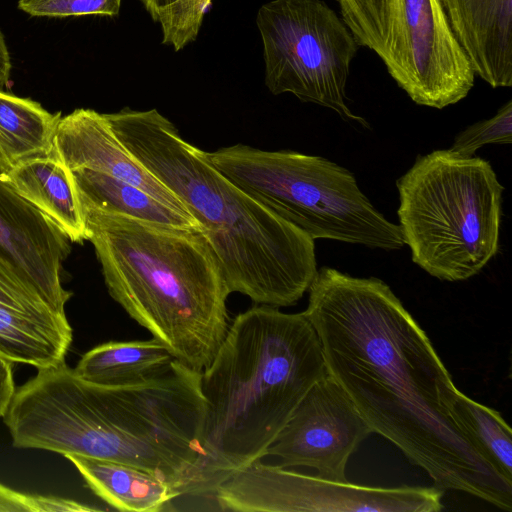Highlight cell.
<instances>
[{"mask_svg":"<svg viewBox=\"0 0 512 512\" xmlns=\"http://www.w3.org/2000/svg\"><path fill=\"white\" fill-rule=\"evenodd\" d=\"M304 311L328 374L373 432L395 444L441 490L512 511V481L455 412L458 388L426 332L382 280L322 267Z\"/></svg>","mask_w":512,"mask_h":512,"instance_id":"6da1fadb","label":"cell"},{"mask_svg":"<svg viewBox=\"0 0 512 512\" xmlns=\"http://www.w3.org/2000/svg\"><path fill=\"white\" fill-rule=\"evenodd\" d=\"M205 409L201 372L177 360L123 385L88 382L64 361L16 387L3 421L16 448L136 466L181 496L200 455Z\"/></svg>","mask_w":512,"mask_h":512,"instance_id":"7a4b0ae2","label":"cell"},{"mask_svg":"<svg viewBox=\"0 0 512 512\" xmlns=\"http://www.w3.org/2000/svg\"><path fill=\"white\" fill-rule=\"evenodd\" d=\"M124 147L199 222L230 293L255 304L295 305L318 268L315 240L253 199L156 109L105 114Z\"/></svg>","mask_w":512,"mask_h":512,"instance_id":"3957f363","label":"cell"},{"mask_svg":"<svg viewBox=\"0 0 512 512\" xmlns=\"http://www.w3.org/2000/svg\"><path fill=\"white\" fill-rule=\"evenodd\" d=\"M328 374L305 312L255 305L238 314L201 372L206 409L200 455L182 495L212 493L266 456L306 393Z\"/></svg>","mask_w":512,"mask_h":512,"instance_id":"277c9868","label":"cell"},{"mask_svg":"<svg viewBox=\"0 0 512 512\" xmlns=\"http://www.w3.org/2000/svg\"><path fill=\"white\" fill-rule=\"evenodd\" d=\"M82 211L110 296L177 361L202 372L227 333L231 294L203 232Z\"/></svg>","mask_w":512,"mask_h":512,"instance_id":"5b68a950","label":"cell"},{"mask_svg":"<svg viewBox=\"0 0 512 512\" xmlns=\"http://www.w3.org/2000/svg\"><path fill=\"white\" fill-rule=\"evenodd\" d=\"M396 187L404 244L429 275L467 280L499 252L505 188L489 161L435 150L419 155Z\"/></svg>","mask_w":512,"mask_h":512,"instance_id":"8992f818","label":"cell"},{"mask_svg":"<svg viewBox=\"0 0 512 512\" xmlns=\"http://www.w3.org/2000/svg\"><path fill=\"white\" fill-rule=\"evenodd\" d=\"M208 156L245 193L314 240L384 250L404 246L399 225L374 207L354 174L322 156L244 144Z\"/></svg>","mask_w":512,"mask_h":512,"instance_id":"52a82bcc","label":"cell"},{"mask_svg":"<svg viewBox=\"0 0 512 512\" xmlns=\"http://www.w3.org/2000/svg\"><path fill=\"white\" fill-rule=\"evenodd\" d=\"M358 46L374 51L397 85L421 106L464 99L475 73L442 0H338Z\"/></svg>","mask_w":512,"mask_h":512,"instance_id":"ba28073f","label":"cell"},{"mask_svg":"<svg viewBox=\"0 0 512 512\" xmlns=\"http://www.w3.org/2000/svg\"><path fill=\"white\" fill-rule=\"evenodd\" d=\"M263 43L265 85L273 95L336 112L368 128L346 104V83L358 49L341 17L322 0H271L256 17Z\"/></svg>","mask_w":512,"mask_h":512,"instance_id":"9c48e42d","label":"cell"},{"mask_svg":"<svg viewBox=\"0 0 512 512\" xmlns=\"http://www.w3.org/2000/svg\"><path fill=\"white\" fill-rule=\"evenodd\" d=\"M443 490L368 487L326 480L255 461L212 492L223 511L238 512H437Z\"/></svg>","mask_w":512,"mask_h":512,"instance_id":"30bf717a","label":"cell"},{"mask_svg":"<svg viewBox=\"0 0 512 512\" xmlns=\"http://www.w3.org/2000/svg\"><path fill=\"white\" fill-rule=\"evenodd\" d=\"M373 433L345 390L327 374L306 393L266 456L280 466L313 468L326 480L346 482L349 457Z\"/></svg>","mask_w":512,"mask_h":512,"instance_id":"8fae6325","label":"cell"},{"mask_svg":"<svg viewBox=\"0 0 512 512\" xmlns=\"http://www.w3.org/2000/svg\"><path fill=\"white\" fill-rule=\"evenodd\" d=\"M66 233L25 200L0 174V271L65 313L72 293L61 283L63 261L71 251Z\"/></svg>","mask_w":512,"mask_h":512,"instance_id":"7c38bea8","label":"cell"},{"mask_svg":"<svg viewBox=\"0 0 512 512\" xmlns=\"http://www.w3.org/2000/svg\"><path fill=\"white\" fill-rule=\"evenodd\" d=\"M54 153L68 169L84 167L108 174L189 213L177 196L124 147L105 114L80 108L61 117Z\"/></svg>","mask_w":512,"mask_h":512,"instance_id":"4fadbf2b","label":"cell"},{"mask_svg":"<svg viewBox=\"0 0 512 512\" xmlns=\"http://www.w3.org/2000/svg\"><path fill=\"white\" fill-rule=\"evenodd\" d=\"M73 341L66 314L0 271V353L37 370L65 361Z\"/></svg>","mask_w":512,"mask_h":512,"instance_id":"5bb4252c","label":"cell"},{"mask_svg":"<svg viewBox=\"0 0 512 512\" xmlns=\"http://www.w3.org/2000/svg\"><path fill=\"white\" fill-rule=\"evenodd\" d=\"M475 75L492 88L512 86V0H442Z\"/></svg>","mask_w":512,"mask_h":512,"instance_id":"9a60e30c","label":"cell"},{"mask_svg":"<svg viewBox=\"0 0 512 512\" xmlns=\"http://www.w3.org/2000/svg\"><path fill=\"white\" fill-rule=\"evenodd\" d=\"M69 170L82 209L202 231L190 213L167 205L130 183L84 167Z\"/></svg>","mask_w":512,"mask_h":512,"instance_id":"2e32d148","label":"cell"},{"mask_svg":"<svg viewBox=\"0 0 512 512\" xmlns=\"http://www.w3.org/2000/svg\"><path fill=\"white\" fill-rule=\"evenodd\" d=\"M66 458L91 491L118 511H163L180 496L169 482L136 466L82 456Z\"/></svg>","mask_w":512,"mask_h":512,"instance_id":"e0dca14e","label":"cell"},{"mask_svg":"<svg viewBox=\"0 0 512 512\" xmlns=\"http://www.w3.org/2000/svg\"><path fill=\"white\" fill-rule=\"evenodd\" d=\"M4 177L25 200L53 220L71 242L87 240L70 170L56 156L23 164Z\"/></svg>","mask_w":512,"mask_h":512,"instance_id":"ac0fdd59","label":"cell"},{"mask_svg":"<svg viewBox=\"0 0 512 512\" xmlns=\"http://www.w3.org/2000/svg\"><path fill=\"white\" fill-rule=\"evenodd\" d=\"M61 113L0 90V174L28 162L54 157Z\"/></svg>","mask_w":512,"mask_h":512,"instance_id":"d6986e66","label":"cell"},{"mask_svg":"<svg viewBox=\"0 0 512 512\" xmlns=\"http://www.w3.org/2000/svg\"><path fill=\"white\" fill-rule=\"evenodd\" d=\"M176 360L160 341H109L82 355L74 372L99 385H123L151 378Z\"/></svg>","mask_w":512,"mask_h":512,"instance_id":"ffe728a7","label":"cell"},{"mask_svg":"<svg viewBox=\"0 0 512 512\" xmlns=\"http://www.w3.org/2000/svg\"><path fill=\"white\" fill-rule=\"evenodd\" d=\"M455 412L496 469L512 481V431L501 414L469 398L460 390L455 400Z\"/></svg>","mask_w":512,"mask_h":512,"instance_id":"44dd1931","label":"cell"},{"mask_svg":"<svg viewBox=\"0 0 512 512\" xmlns=\"http://www.w3.org/2000/svg\"><path fill=\"white\" fill-rule=\"evenodd\" d=\"M511 142L512 101L509 100L493 117L476 122L458 133L448 150L459 156L472 157L486 144Z\"/></svg>","mask_w":512,"mask_h":512,"instance_id":"7402d4cb","label":"cell"},{"mask_svg":"<svg viewBox=\"0 0 512 512\" xmlns=\"http://www.w3.org/2000/svg\"><path fill=\"white\" fill-rule=\"evenodd\" d=\"M122 0H19L18 9L34 17L66 18L87 15L114 17Z\"/></svg>","mask_w":512,"mask_h":512,"instance_id":"603a6c76","label":"cell"},{"mask_svg":"<svg viewBox=\"0 0 512 512\" xmlns=\"http://www.w3.org/2000/svg\"><path fill=\"white\" fill-rule=\"evenodd\" d=\"M211 3L212 0H191L164 44L171 46L175 51H179L195 41L204 15Z\"/></svg>","mask_w":512,"mask_h":512,"instance_id":"cb8c5ba5","label":"cell"},{"mask_svg":"<svg viewBox=\"0 0 512 512\" xmlns=\"http://www.w3.org/2000/svg\"><path fill=\"white\" fill-rule=\"evenodd\" d=\"M153 21L160 24L162 43L172 34L182 13L191 0H139Z\"/></svg>","mask_w":512,"mask_h":512,"instance_id":"d4e9b609","label":"cell"},{"mask_svg":"<svg viewBox=\"0 0 512 512\" xmlns=\"http://www.w3.org/2000/svg\"><path fill=\"white\" fill-rule=\"evenodd\" d=\"M0 512H40L39 495H30L0 483Z\"/></svg>","mask_w":512,"mask_h":512,"instance_id":"484cf974","label":"cell"},{"mask_svg":"<svg viewBox=\"0 0 512 512\" xmlns=\"http://www.w3.org/2000/svg\"><path fill=\"white\" fill-rule=\"evenodd\" d=\"M11 360L0 353V417L6 414L16 392Z\"/></svg>","mask_w":512,"mask_h":512,"instance_id":"4316f807","label":"cell"},{"mask_svg":"<svg viewBox=\"0 0 512 512\" xmlns=\"http://www.w3.org/2000/svg\"><path fill=\"white\" fill-rule=\"evenodd\" d=\"M40 512H71V511H95L97 508L86 506L74 500L39 495Z\"/></svg>","mask_w":512,"mask_h":512,"instance_id":"83f0119b","label":"cell"},{"mask_svg":"<svg viewBox=\"0 0 512 512\" xmlns=\"http://www.w3.org/2000/svg\"><path fill=\"white\" fill-rule=\"evenodd\" d=\"M11 72V61L5 38L0 31V85L9 81Z\"/></svg>","mask_w":512,"mask_h":512,"instance_id":"f1b7e54d","label":"cell"}]
</instances>
